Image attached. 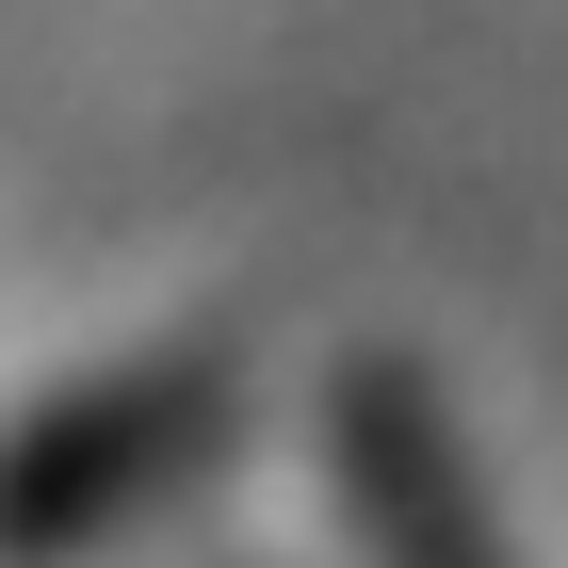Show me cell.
Wrapping results in <instances>:
<instances>
[{"instance_id": "6da1fadb", "label": "cell", "mask_w": 568, "mask_h": 568, "mask_svg": "<svg viewBox=\"0 0 568 568\" xmlns=\"http://www.w3.org/2000/svg\"><path fill=\"white\" fill-rule=\"evenodd\" d=\"M227 438V357H131L0 438V552H82Z\"/></svg>"}, {"instance_id": "7a4b0ae2", "label": "cell", "mask_w": 568, "mask_h": 568, "mask_svg": "<svg viewBox=\"0 0 568 568\" xmlns=\"http://www.w3.org/2000/svg\"><path fill=\"white\" fill-rule=\"evenodd\" d=\"M325 455H342V504H357V552L374 568H504L487 487H471V438H455V406H438L406 357H357L342 374Z\"/></svg>"}]
</instances>
